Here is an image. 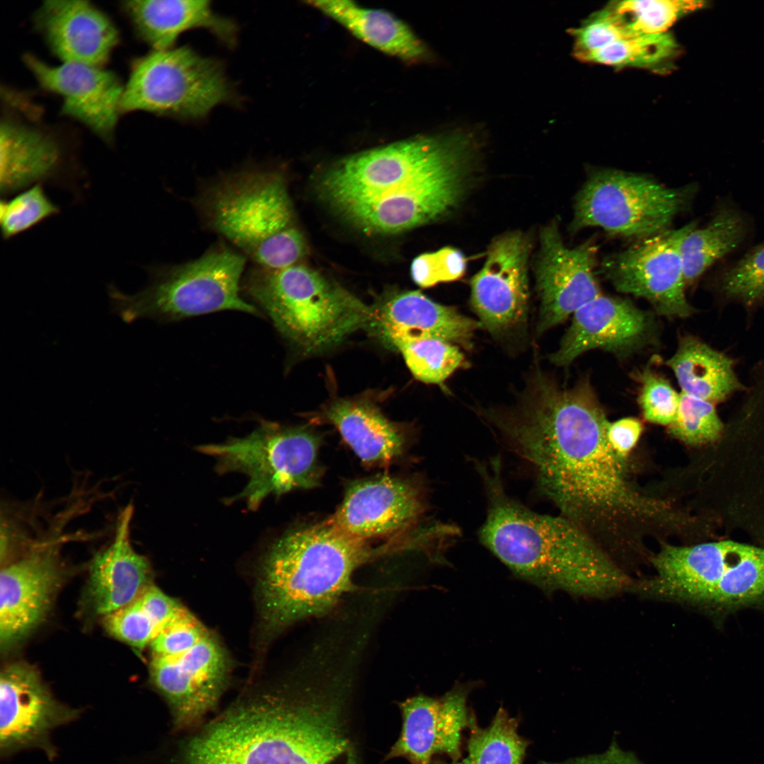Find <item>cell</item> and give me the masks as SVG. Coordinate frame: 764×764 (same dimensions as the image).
<instances>
[{"label": "cell", "instance_id": "cell-44", "mask_svg": "<svg viewBox=\"0 0 764 764\" xmlns=\"http://www.w3.org/2000/svg\"><path fill=\"white\" fill-rule=\"evenodd\" d=\"M643 431L640 420L635 417H623L609 422L606 436L611 448L623 461H626L630 453L637 444Z\"/></svg>", "mask_w": 764, "mask_h": 764}, {"label": "cell", "instance_id": "cell-7", "mask_svg": "<svg viewBox=\"0 0 764 764\" xmlns=\"http://www.w3.org/2000/svg\"><path fill=\"white\" fill-rule=\"evenodd\" d=\"M242 287L277 330L306 354L329 349L352 333L369 330V306L316 271L296 264L272 269L254 265Z\"/></svg>", "mask_w": 764, "mask_h": 764}, {"label": "cell", "instance_id": "cell-9", "mask_svg": "<svg viewBox=\"0 0 764 764\" xmlns=\"http://www.w3.org/2000/svg\"><path fill=\"white\" fill-rule=\"evenodd\" d=\"M247 257L224 241L193 260L154 271L149 284L135 294L108 287L111 311L125 323L142 318L161 321L235 310L257 313L241 290Z\"/></svg>", "mask_w": 764, "mask_h": 764}, {"label": "cell", "instance_id": "cell-15", "mask_svg": "<svg viewBox=\"0 0 764 764\" xmlns=\"http://www.w3.org/2000/svg\"><path fill=\"white\" fill-rule=\"evenodd\" d=\"M230 668L226 651L209 632L183 654L152 657L151 684L167 705L174 734L205 722L226 689Z\"/></svg>", "mask_w": 764, "mask_h": 764}, {"label": "cell", "instance_id": "cell-31", "mask_svg": "<svg viewBox=\"0 0 764 764\" xmlns=\"http://www.w3.org/2000/svg\"><path fill=\"white\" fill-rule=\"evenodd\" d=\"M746 224L735 209L724 207L702 228L683 238L681 255L686 287L694 284L716 261L736 249L746 234Z\"/></svg>", "mask_w": 764, "mask_h": 764}, {"label": "cell", "instance_id": "cell-13", "mask_svg": "<svg viewBox=\"0 0 764 764\" xmlns=\"http://www.w3.org/2000/svg\"><path fill=\"white\" fill-rule=\"evenodd\" d=\"M695 227L693 221L640 239L604 258L601 271L617 291L644 299L659 315L688 317L693 309L685 296L681 245Z\"/></svg>", "mask_w": 764, "mask_h": 764}, {"label": "cell", "instance_id": "cell-10", "mask_svg": "<svg viewBox=\"0 0 764 764\" xmlns=\"http://www.w3.org/2000/svg\"><path fill=\"white\" fill-rule=\"evenodd\" d=\"M319 446L318 436L306 427L265 422L245 437L200 446L198 451L216 459L219 473L237 471L248 477L234 499L255 510L270 494L318 485Z\"/></svg>", "mask_w": 764, "mask_h": 764}, {"label": "cell", "instance_id": "cell-28", "mask_svg": "<svg viewBox=\"0 0 764 764\" xmlns=\"http://www.w3.org/2000/svg\"><path fill=\"white\" fill-rule=\"evenodd\" d=\"M62 151L57 141L33 126L5 120L0 126V189L8 195L55 176Z\"/></svg>", "mask_w": 764, "mask_h": 764}, {"label": "cell", "instance_id": "cell-34", "mask_svg": "<svg viewBox=\"0 0 764 764\" xmlns=\"http://www.w3.org/2000/svg\"><path fill=\"white\" fill-rule=\"evenodd\" d=\"M678 51L672 35L665 33L624 39L577 57L581 61L617 67L659 69Z\"/></svg>", "mask_w": 764, "mask_h": 764}, {"label": "cell", "instance_id": "cell-35", "mask_svg": "<svg viewBox=\"0 0 764 764\" xmlns=\"http://www.w3.org/2000/svg\"><path fill=\"white\" fill-rule=\"evenodd\" d=\"M391 348L402 354L414 377L426 383H442L465 362L456 345L434 337L405 338Z\"/></svg>", "mask_w": 764, "mask_h": 764}, {"label": "cell", "instance_id": "cell-19", "mask_svg": "<svg viewBox=\"0 0 764 764\" xmlns=\"http://www.w3.org/2000/svg\"><path fill=\"white\" fill-rule=\"evenodd\" d=\"M656 331L652 314L627 299L601 294L574 312L558 349L550 359L557 366H566L596 349L627 357L652 345Z\"/></svg>", "mask_w": 764, "mask_h": 764}, {"label": "cell", "instance_id": "cell-42", "mask_svg": "<svg viewBox=\"0 0 764 764\" xmlns=\"http://www.w3.org/2000/svg\"><path fill=\"white\" fill-rule=\"evenodd\" d=\"M209 631L185 607L161 630L150 644L153 656L183 654L203 639Z\"/></svg>", "mask_w": 764, "mask_h": 764}, {"label": "cell", "instance_id": "cell-3", "mask_svg": "<svg viewBox=\"0 0 764 764\" xmlns=\"http://www.w3.org/2000/svg\"><path fill=\"white\" fill-rule=\"evenodd\" d=\"M480 465L489 505L482 543L516 576L546 592L604 598L629 591L633 580L586 532L567 518L531 511L508 496L498 458Z\"/></svg>", "mask_w": 764, "mask_h": 764}, {"label": "cell", "instance_id": "cell-38", "mask_svg": "<svg viewBox=\"0 0 764 764\" xmlns=\"http://www.w3.org/2000/svg\"><path fill=\"white\" fill-rule=\"evenodd\" d=\"M714 404L681 393L676 415L668 425L670 434L684 443L699 445L717 440L723 424Z\"/></svg>", "mask_w": 764, "mask_h": 764}, {"label": "cell", "instance_id": "cell-17", "mask_svg": "<svg viewBox=\"0 0 764 764\" xmlns=\"http://www.w3.org/2000/svg\"><path fill=\"white\" fill-rule=\"evenodd\" d=\"M596 255L593 238L569 248L563 242L556 221L543 228L536 270L540 301L538 334L562 323L602 294L595 274Z\"/></svg>", "mask_w": 764, "mask_h": 764}, {"label": "cell", "instance_id": "cell-11", "mask_svg": "<svg viewBox=\"0 0 764 764\" xmlns=\"http://www.w3.org/2000/svg\"><path fill=\"white\" fill-rule=\"evenodd\" d=\"M234 97L219 62L188 46L173 47L153 50L134 62L120 110L198 120Z\"/></svg>", "mask_w": 764, "mask_h": 764}, {"label": "cell", "instance_id": "cell-41", "mask_svg": "<svg viewBox=\"0 0 764 764\" xmlns=\"http://www.w3.org/2000/svg\"><path fill=\"white\" fill-rule=\"evenodd\" d=\"M722 288L729 296L746 303L764 298V243L750 250L724 273Z\"/></svg>", "mask_w": 764, "mask_h": 764}, {"label": "cell", "instance_id": "cell-23", "mask_svg": "<svg viewBox=\"0 0 764 764\" xmlns=\"http://www.w3.org/2000/svg\"><path fill=\"white\" fill-rule=\"evenodd\" d=\"M37 20L50 49L63 63L102 67L118 43L114 24L86 1H46Z\"/></svg>", "mask_w": 764, "mask_h": 764}, {"label": "cell", "instance_id": "cell-22", "mask_svg": "<svg viewBox=\"0 0 764 764\" xmlns=\"http://www.w3.org/2000/svg\"><path fill=\"white\" fill-rule=\"evenodd\" d=\"M24 62L41 87L62 98L64 115L112 141L125 87L115 74L78 63L50 66L29 54Z\"/></svg>", "mask_w": 764, "mask_h": 764}, {"label": "cell", "instance_id": "cell-8", "mask_svg": "<svg viewBox=\"0 0 764 764\" xmlns=\"http://www.w3.org/2000/svg\"><path fill=\"white\" fill-rule=\"evenodd\" d=\"M651 562L654 575L634 581L630 591L712 610L764 603V547L731 540L664 544Z\"/></svg>", "mask_w": 764, "mask_h": 764}, {"label": "cell", "instance_id": "cell-1", "mask_svg": "<svg viewBox=\"0 0 764 764\" xmlns=\"http://www.w3.org/2000/svg\"><path fill=\"white\" fill-rule=\"evenodd\" d=\"M609 421L588 379L565 387L537 371L519 403L490 424L532 468L538 486L609 555L641 552L640 534L672 530L682 516L629 482L606 436ZM610 556V555H609Z\"/></svg>", "mask_w": 764, "mask_h": 764}, {"label": "cell", "instance_id": "cell-18", "mask_svg": "<svg viewBox=\"0 0 764 764\" xmlns=\"http://www.w3.org/2000/svg\"><path fill=\"white\" fill-rule=\"evenodd\" d=\"M64 578L58 548H33L0 574V647L11 651L45 619Z\"/></svg>", "mask_w": 764, "mask_h": 764}, {"label": "cell", "instance_id": "cell-26", "mask_svg": "<svg viewBox=\"0 0 764 764\" xmlns=\"http://www.w3.org/2000/svg\"><path fill=\"white\" fill-rule=\"evenodd\" d=\"M139 35L154 50L174 47L178 37L195 28L208 30L228 45L236 40L237 28L217 15L205 0H135L123 3Z\"/></svg>", "mask_w": 764, "mask_h": 764}, {"label": "cell", "instance_id": "cell-12", "mask_svg": "<svg viewBox=\"0 0 764 764\" xmlns=\"http://www.w3.org/2000/svg\"><path fill=\"white\" fill-rule=\"evenodd\" d=\"M695 192L693 185L669 187L639 174L594 170L576 196L570 231L598 227L612 235L643 239L668 229Z\"/></svg>", "mask_w": 764, "mask_h": 764}, {"label": "cell", "instance_id": "cell-36", "mask_svg": "<svg viewBox=\"0 0 764 764\" xmlns=\"http://www.w3.org/2000/svg\"><path fill=\"white\" fill-rule=\"evenodd\" d=\"M704 6L703 1L686 0H626L608 5L638 35L667 33L681 17Z\"/></svg>", "mask_w": 764, "mask_h": 764}, {"label": "cell", "instance_id": "cell-32", "mask_svg": "<svg viewBox=\"0 0 764 764\" xmlns=\"http://www.w3.org/2000/svg\"><path fill=\"white\" fill-rule=\"evenodd\" d=\"M183 607L153 584L132 603L105 615L103 624L113 637L142 650Z\"/></svg>", "mask_w": 764, "mask_h": 764}, {"label": "cell", "instance_id": "cell-39", "mask_svg": "<svg viewBox=\"0 0 764 764\" xmlns=\"http://www.w3.org/2000/svg\"><path fill=\"white\" fill-rule=\"evenodd\" d=\"M639 382L638 403L644 418L649 422L668 426L673 421L681 393L649 367L637 374Z\"/></svg>", "mask_w": 764, "mask_h": 764}, {"label": "cell", "instance_id": "cell-25", "mask_svg": "<svg viewBox=\"0 0 764 764\" xmlns=\"http://www.w3.org/2000/svg\"><path fill=\"white\" fill-rule=\"evenodd\" d=\"M369 330L392 347L398 341L414 337H434L466 347L479 321L460 313L452 306L438 303L418 291L396 294L373 306Z\"/></svg>", "mask_w": 764, "mask_h": 764}, {"label": "cell", "instance_id": "cell-43", "mask_svg": "<svg viewBox=\"0 0 764 764\" xmlns=\"http://www.w3.org/2000/svg\"><path fill=\"white\" fill-rule=\"evenodd\" d=\"M465 262L461 251L445 248L415 257L411 264V276L418 286L429 287L461 277L465 271Z\"/></svg>", "mask_w": 764, "mask_h": 764}, {"label": "cell", "instance_id": "cell-33", "mask_svg": "<svg viewBox=\"0 0 764 764\" xmlns=\"http://www.w3.org/2000/svg\"><path fill=\"white\" fill-rule=\"evenodd\" d=\"M519 721L502 707L490 724L480 727L473 714L467 756L457 761L434 760L432 764H522L530 742L518 733Z\"/></svg>", "mask_w": 764, "mask_h": 764}, {"label": "cell", "instance_id": "cell-20", "mask_svg": "<svg viewBox=\"0 0 764 764\" xmlns=\"http://www.w3.org/2000/svg\"><path fill=\"white\" fill-rule=\"evenodd\" d=\"M424 511L423 493L417 483L379 475L352 483L328 521L344 533L368 541L413 526Z\"/></svg>", "mask_w": 764, "mask_h": 764}, {"label": "cell", "instance_id": "cell-30", "mask_svg": "<svg viewBox=\"0 0 764 764\" xmlns=\"http://www.w3.org/2000/svg\"><path fill=\"white\" fill-rule=\"evenodd\" d=\"M682 393L713 404L723 401L742 386L733 361L693 336H685L666 361Z\"/></svg>", "mask_w": 764, "mask_h": 764}, {"label": "cell", "instance_id": "cell-24", "mask_svg": "<svg viewBox=\"0 0 764 764\" xmlns=\"http://www.w3.org/2000/svg\"><path fill=\"white\" fill-rule=\"evenodd\" d=\"M132 514L131 505L124 509L112 540L89 567L88 598L93 611L103 616L132 603L153 585L149 560L131 543Z\"/></svg>", "mask_w": 764, "mask_h": 764}, {"label": "cell", "instance_id": "cell-14", "mask_svg": "<svg viewBox=\"0 0 764 764\" xmlns=\"http://www.w3.org/2000/svg\"><path fill=\"white\" fill-rule=\"evenodd\" d=\"M80 709L59 701L38 671L25 662L6 665L0 675V756L36 750L50 761L57 756L52 736L77 720Z\"/></svg>", "mask_w": 764, "mask_h": 764}, {"label": "cell", "instance_id": "cell-27", "mask_svg": "<svg viewBox=\"0 0 764 764\" xmlns=\"http://www.w3.org/2000/svg\"><path fill=\"white\" fill-rule=\"evenodd\" d=\"M322 421L332 424L357 457L368 465H386L405 451L403 429L374 404L362 400L338 399L326 407Z\"/></svg>", "mask_w": 764, "mask_h": 764}, {"label": "cell", "instance_id": "cell-21", "mask_svg": "<svg viewBox=\"0 0 764 764\" xmlns=\"http://www.w3.org/2000/svg\"><path fill=\"white\" fill-rule=\"evenodd\" d=\"M469 688L457 685L439 698H409L400 704L403 724L386 760L403 758L410 764H432L436 754L461 758L462 731L473 714L467 707Z\"/></svg>", "mask_w": 764, "mask_h": 764}, {"label": "cell", "instance_id": "cell-37", "mask_svg": "<svg viewBox=\"0 0 764 764\" xmlns=\"http://www.w3.org/2000/svg\"><path fill=\"white\" fill-rule=\"evenodd\" d=\"M59 207L47 196L41 183L33 185L0 204L1 232L11 238L57 214Z\"/></svg>", "mask_w": 764, "mask_h": 764}, {"label": "cell", "instance_id": "cell-40", "mask_svg": "<svg viewBox=\"0 0 764 764\" xmlns=\"http://www.w3.org/2000/svg\"><path fill=\"white\" fill-rule=\"evenodd\" d=\"M570 33L574 40L576 57L615 42L640 36L631 31L608 6L594 13L578 28L571 29Z\"/></svg>", "mask_w": 764, "mask_h": 764}, {"label": "cell", "instance_id": "cell-2", "mask_svg": "<svg viewBox=\"0 0 764 764\" xmlns=\"http://www.w3.org/2000/svg\"><path fill=\"white\" fill-rule=\"evenodd\" d=\"M480 129L458 127L347 156L320 180L323 198L368 234H393L434 221L461 198L482 144Z\"/></svg>", "mask_w": 764, "mask_h": 764}, {"label": "cell", "instance_id": "cell-5", "mask_svg": "<svg viewBox=\"0 0 764 764\" xmlns=\"http://www.w3.org/2000/svg\"><path fill=\"white\" fill-rule=\"evenodd\" d=\"M352 538L328 519L286 532L260 560L257 595L262 641L322 615L352 586L354 572L386 549Z\"/></svg>", "mask_w": 764, "mask_h": 764}, {"label": "cell", "instance_id": "cell-29", "mask_svg": "<svg viewBox=\"0 0 764 764\" xmlns=\"http://www.w3.org/2000/svg\"><path fill=\"white\" fill-rule=\"evenodd\" d=\"M310 5L340 23L369 45L410 64L430 62L428 46L390 13L360 6L352 1H311Z\"/></svg>", "mask_w": 764, "mask_h": 764}, {"label": "cell", "instance_id": "cell-4", "mask_svg": "<svg viewBox=\"0 0 764 764\" xmlns=\"http://www.w3.org/2000/svg\"><path fill=\"white\" fill-rule=\"evenodd\" d=\"M241 695L155 748L149 764H328L324 738L285 684Z\"/></svg>", "mask_w": 764, "mask_h": 764}, {"label": "cell", "instance_id": "cell-16", "mask_svg": "<svg viewBox=\"0 0 764 764\" xmlns=\"http://www.w3.org/2000/svg\"><path fill=\"white\" fill-rule=\"evenodd\" d=\"M530 243L510 232L490 245L486 261L470 281V304L481 327L504 337L526 325L528 307Z\"/></svg>", "mask_w": 764, "mask_h": 764}, {"label": "cell", "instance_id": "cell-45", "mask_svg": "<svg viewBox=\"0 0 764 764\" xmlns=\"http://www.w3.org/2000/svg\"><path fill=\"white\" fill-rule=\"evenodd\" d=\"M537 764H645L635 753L620 748L615 738L608 748L600 753L573 757L560 762L539 761Z\"/></svg>", "mask_w": 764, "mask_h": 764}, {"label": "cell", "instance_id": "cell-6", "mask_svg": "<svg viewBox=\"0 0 764 764\" xmlns=\"http://www.w3.org/2000/svg\"><path fill=\"white\" fill-rule=\"evenodd\" d=\"M196 204L205 226L255 265L284 268L305 255L286 185L274 170L250 168L221 175L204 188Z\"/></svg>", "mask_w": 764, "mask_h": 764}]
</instances>
